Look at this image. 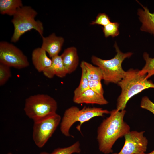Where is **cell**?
<instances>
[{"label":"cell","instance_id":"cell-2","mask_svg":"<svg viewBox=\"0 0 154 154\" xmlns=\"http://www.w3.org/2000/svg\"><path fill=\"white\" fill-rule=\"evenodd\" d=\"M139 70L131 68L126 71L123 78L118 83L121 89L117 100V108L124 110L129 100L145 89L154 88V83L146 78L147 74L140 75Z\"/></svg>","mask_w":154,"mask_h":154},{"label":"cell","instance_id":"cell-4","mask_svg":"<svg viewBox=\"0 0 154 154\" xmlns=\"http://www.w3.org/2000/svg\"><path fill=\"white\" fill-rule=\"evenodd\" d=\"M110 111L101 108L84 106L80 109L76 106H72L64 112L60 124V130L62 133L66 137H70V130L72 126L76 122L80 124L76 129L80 133L81 127L84 122L93 118L103 117L104 114H110Z\"/></svg>","mask_w":154,"mask_h":154},{"label":"cell","instance_id":"cell-16","mask_svg":"<svg viewBox=\"0 0 154 154\" xmlns=\"http://www.w3.org/2000/svg\"><path fill=\"white\" fill-rule=\"evenodd\" d=\"M23 6L21 0H0V13L2 15L13 16Z\"/></svg>","mask_w":154,"mask_h":154},{"label":"cell","instance_id":"cell-7","mask_svg":"<svg viewBox=\"0 0 154 154\" xmlns=\"http://www.w3.org/2000/svg\"><path fill=\"white\" fill-rule=\"evenodd\" d=\"M61 118L56 113L42 121L34 123L32 137L35 144L41 148L52 136Z\"/></svg>","mask_w":154,"mask_h":154},{"label":"cell","instance_id":"cell-11","mask_svg":"<svg viewBox=\"0 0 154 154\" xmlns=\"http://www.w3.org/2000/svg\"><path fill=\"white\" fill-rule=\"evenodd\" d=\"M73 100L77 104H86L104 105L108 102L103 95L100 94L90 88L80 94L74 96Z\"/></svg>","mask_w":154,"mask_h":154},{"label":"cell","instance_id":"cell-6","mask_svg":"<svg viewBox=\"0 0 154 154\" xmlns=\"http://www.w3.org/2000/svg\"><path fill=\"white\" fill-rule=\"evenodd\" d=\"M37 15V12L30 6H23L18 10L11 21L14 27L11 42H16L23 35L33 29L37 31L41 37L43 36V23L35 19Z\"/></svg>","mask_w":154,"mask_h":154},{"label":"cell","instance_id":"cell-5","mask_svg":"<svg viewBox=\"0 0 154 154\" xmlns=\"http://www.w3.org/2000/svg\"><path fill=\"white\" fill-rule=\"evenodd\" d=\"M57 104L51 96L45 94L31 96L25 100L24 110L34 123L44 119L56 113Z\"/></svg>","mask_w":154,"mask_h":154},{"label":"cell","instance_id":"cell-8","mask_svg":"<svg viewBox=\"0 0 154 154\" xmlns=\"http://www.w3.org/2000/svg\"><path fill=\"white\" fill-rule=\"evenodd\" d=\"M0 63L18 69L29 65L27 56L17 47L5 41L0 42Z\"/></svg>","mask_w":154,"mask_h":154},{"label":"cell","instance_id":"cell-22","mask_svg":"<svg viewBox=\"0 0 154 154\" xmlns=\"http://www.w3.org/2000/svg\"><path fill=\"white\" fill-rule=\"evenodd\" d=\"M10 67L0 63V86L5 84L11 76Z\"/></svg>","mask_w":154,"mask_h":154},{"label":"cell","instance_id":"cell-25","mask_svg":"<svg viewBox=\"0 0 154 154\" xmlns=\"http://www.w3.org/2000/svg\"><path fill=\"white\" fill-rule=\"evenodd\" d=\"M101 80L89 81V88L96 92L103 95L104 91Z\"/></svg>","mask_w":154,"mask_h":154},{"label":"cell","instance_id":"cell-26","mask_svg":"<svg viewBox=\"0 0 154 154\" xmlns=\"http://www.w3.org/2000/svg\"><path fill=\"white\" fill-rule=\"evenodd\" d=\"M39 154H50V153L45 151H43V152H41Z\"/></svg>","mask_w":154,"mask_h":154},{"label":"cell","instance_id":"cell-1","mask_svg":"<svg viewBox=\"0 0 154 154\" xmlns=\"http://www.w3.org/2000/svg\"><path fill=\"white\" fill-rule=\"evenodd\" d=\"M126 110L117 109L110 111L97 130V139L100 151L104 154L112 153V147L119 138L130 131L129 126L124 120Z\"/></svg>","mask_w":154,"mask_h":154},{"label":"cell","instance_id":"cell-27","mask_svg":"<svg viewBox=\"0 0 154 154\" xmlns=\"http://www.w3.org/2000/svg\"><path fill=\"white\" fill-rule=\"evenodd\" d=\"M143 154H154V150L152 151V152H150V153H144Z\"/></svg>","mask_w":154,"mask_h":154},{"label":"cell","instance_id":"cell-28","mask_svg":"<svg viewBox=\"0 0 154 154\" xmlns=\"http://www.w3.org/2000/svg\"><path fill=\"white\" fill-rule=\"evenodd\" d=\"M7 154H12L11 152H9Z\"/></svg>","mask_w":154,"mask_h":154},{"label":"cell","instance_id":"cell-20","mask_svg":"<svg viewBox=\"0 0 154 154\" xmlns=\"http://www.w3.org/2000/svg\"><path fill=\"white\" fill-rule=\"evenodd\" d=\"M80 67L82 70L80 82L78 86L74 91V96L90 88L89 81L86 76L85 69L83 65L81 64H80Z\"/></svg>","mask_w":154,"mask_h":154},{"label":"cell","instance_id":"cell-15","mask_svg":"<svg viewBox=\"0 0 154 154\" xmlns=\"http://www.w3.org/2000/svg\"><path fill=\"white\" fill-rule=\"evenodd\" d=\"M52 64L49 68L42 72L46 77L51 78L55 75L62 78L68 74L63 64L61 55H58L51 58Z\"/></svg>","mask_w":154,"mask_h":154},{"label":"cell","instance_id":"cell-9","mask_svg":"<svg viewBox=\"0 0 154 154\" xmlns=\"http://www.w3.org/2000/svg\"><path fill=\"white\" fill-rule=\"evenodd\" d=\"M144 131H130L124 136L123 146L118 153L112 154H143L146 151L148 140L144 135Z\"/></svg>","mask_w":154,"mask_h":154},{"label":"cell","instance_id":"cell-18","mask_svg":"<svg viewBox=\"0 0 154 154\" xmlns=\"http://www.w3.org/2000/svg\"><path fill=\"white\" fill-rule=\"evenodd\" d=\"M143 56L145 64L142 70H139V73L140 75L147 74L146 78L148 79L154 75V58L150 57L149 54L145 52L144 53Z\"/></svg>","mask_w":154,"mask_h":154},{"label":"cell","instance_id":"cell-17","mask_svg":"<svg viewBox=\"0 0 154 154\" xmlns=\"http://www.w3.org/2000/svg\"><path fill=\"white\" fill-rule=\"evenodd\" d=\"M81 64L85 69L86 76L89 81L103 80L102 72L100 67L94 66L84 61H82Z\"/></svg>","mask_w":154,"mask_h":154},{"label":"cell","instance_id":"cell-3","mask_svg":"<svg viewBox=\"0 0 154 154\" xmlns=\"http://www.w3.org/2000/svg\"><path fill=\"white\" fill-rule=\"evenodd\" d=\"M114 46L117 53L113 58L105 60L94 56H92L91 58L92 63L101 69L103 80L106 84L110 83L117 84L123 78L126 71L122 68V63L126 58H129L133 54L131 52H122L116 42Z\"/></svg>","mask_w":154,"mask_h":154},{"label":"cell","instance_id":"cell-21","mask_svg":"<svg viewBox=\"0 0 154 154\" xmlns=\"http://www.w3.org/2000/svg\"><path fill=\"white\" fill-rule=\"evenodd\" d=\"M119 24L117 22H110L102 27L104 36L106 38L111 36L114 37L119 34Z\"/></svg>","mask_w":154,"mask_h":154},{"label":"cell","instance_id":"cell-23","mask_svg":"<svg viewBox=\"0 0 154 154\" xmlns=\"http://www.w3.org/2000/svg\"><path fill=\"white\" fill-rule=\"evenodd\" d=\"M110 22V18L107 14L104 13H100L96 17V19L92 21L90 24L100 25L104 27Z\"/></svg>","mask_w":154,"mask_h":154},{"label":"cell","instance_id":"cell-12","mask_svg":"<svg viewBox=\"0 0 154 154\" xmlns=\"http://www.w3.org/2000/svg\"><path fill=\"white\" fill-rule=\"evenodd\" d=\"M33 64L35 69L39 72H43L51 66L52 59L47 56L46 52L41 47L34 49L32 53Z\"/></svg>","mask_w":154,"mask_h":154},{"label":"cell","instance_id":"cell-24","mask_svg":"<svg viewBox=\"0 0 154 154\" xmlns=\"http://www.w3.org/2000/svg\"><path fill=\"white\" fill-rule=\"evenodd\" d=\"M140 107L143 109L149 111L154 115V103L148 97L145 96L142 98Z\"/></svg>","mask_w":154,"mask_h":154},{"label":"cell","instance_id":"cell-14","mask_svg":"<svg viewBox=\"0 0 154 154\" xmlns=\"http://www.w3.org/2000/svg\"><path fill=\"white\" fill-rule=\"evenodd\" d=\"M143 8L139 9L137 15L142 23L140 30L153 35L154 37V12L151 13L148 9L137 1Z\"/></svg>","mask_w":154,"mask_h":154},{"label":"cell","instance_id":"cell-10","mask_svg":"<svg viewBox=\"0 0 154 154\" xmlns=\"http://www.w3.org/2000/svg\"><path fill=\"white\" fill-rule=\"evenodd\" d=\"M42 44L41 48L52 58L58 55L64 42V39L53 33L48 36L42 37Z\"/></svg>","mask_w":154,"mask_h":154},{"label":"cell","instance_id":"cell-13","mask_svg":"<svg viewBox=\"0 0 154 154\" xmlns=\"http://www.w3.org/2000/svg\"><path fill=\"white\" fill-rule=\"evenodd\" d=\"M64 66L68 73L74 72L79 63V58L76 48L74 46L65 49L61 55Z\"/></svg>","mask_w":154,"mask_h":154},{"label":"cell","instance_id":"cell-19","mask_svg":"<svg viewBox=\"0 0 154 154\" xmlns=\"http://www.w3.org/2000/svg\"><path fill=\"white\" fill-rule=\"evenodd\" d=\"M81 151L80 144L79 141H78L68 147L56 148L50 154H72L74 153L79 154Z\"/></svg>","mask_w":154,"mask_h":154}]
</instances>
